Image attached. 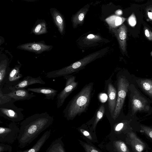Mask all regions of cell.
I'll return each instance as SVG.
<instances>
[{
  "label": "cell",
  "instance_id": "cell-4",
  "mask_svg": "<svg viewBox=\"0 0 152 152\" xmlns=\"http://www.w3.org/2000/svg\"><path fill=\"white\" fill-rule=\"evenodd\" d=\"M129 83L126 77L121 75L117 77V100L113 118L115 120L122 109L129 87Z\"/></svg>",
  "mask_w": 152,
  "mask_h": 152
},
{
  "label": "cell",
  "instance_id": "cell-37",
  "mask_svg": "<svg viewBox=\"0 0 152 152\" xmlns=\"http://www.w3.org/2000/svg\"><path fill=\"white\" fill-rule=\"evenodd\" d=\"M115 13L116 15L118 16L121 15L122 14L123 12L121 10H118L115 12Z\"/></svg>",
  "mask_w": 152,
  "mask_h": 152
},
{
  "label": "cell",
  "instance_id": "cell-27",
  "mask_svg": "<svg viewBox=\"0 0 152 152\" xmlns=\"http://www.w3.org/2000/svg\"><path fill=\"white\" fill-rule=\"evenodd\" d=\"M115 145L118 152H129L126 145L122 141H116Z\"/></svg>",
  "mask_w": 152,
  "mask_h": 152
},
{
  "label": "cell",
  "instance_id": "cell-30",
  "mask_svg": "<svg viewBox=\"0 0 152 152\" xmlns=\"http://www.w3.org/2000/svg\"><path fill=\"white\" fill-rule=\"evenodd\" d=\"M83 145L86 152H100L94 147L87 144L84 143Z\"/></svg>",
  "mask_w": 152,
  "mask_h": 152
},
{
  "label": "cell",
  "instance_id": "cell-20",
  "mask_svg": "<svg viewBox=\"0 0 152 152\" xmlns=\"http://www.w3.org/2000/svg\"><path fill=\"white\" fill-rule=\"evenodd\" d=\"M51 10L52 16L60 33L62 34L64 28V21L63 17L60 12L56 9Z\"/></svg>",
  "mask_w": 152,
  "mask_h": 152
},
{
  "label": "cell",
  "instance_id": "cell-5",
  "mask_svg": "<svg viewBox=\"0 0 152 152\" xmlns=\"http://www.w3.org/2000/svg\"><path fill=\"white\" fill-rule=\"evenodd\" d=\"M24 109L18 108L12 101L0 105V116L12 122L23 120L24 115L22 113Z\"/></svg>",
  "mask_w": 152,
  "mask_h": 152
},
{
  "label": "cell",
  "instance_id": "cell-7",
  "mask_svg": "<svg viewBox=\"0 0 152 152\" xmlns=\"http://www.w3.org/2000/svg\"><path fill=\"white\" fill-rule=\"evenodd\" d=\"M20 129L12 122L7 127H0V142L12 143L17 139Z\"/></svg>",
  "mask_w": 152,
  "mask_h": 152
},
{
  "label": "cell",
  "instance_id": "cell-10",
  "mask_svg": "<svg viewBox=\"0 0 152 152\" xmlns=\"http://www.w3.org/2000/svg\"><path fill=\"white\" fill-rule=\"evenodd\" d=\"M107 93L108 96V107L111 117L113 118L117 100L116 89L112 83L111 78L106 82Z\"/></svg>",
  "mask_w": 152,
  "mask_h": 152
},
{
  "label": "cell",
  "instance_id": "cell-29",
  "mask_svg": "<svg viewBox=\"0 0 152 152\" xmlns=\"http://www.w3.org/2000/svg\"><path fill=\"white\" fill-rule=\"evenodd\" d=\"M12 148L10 145L5 144L4 143H0V152H12Z\"/></svg>",
  "mask_w": 152,
  "mask_h": 152
},
{
  "label": "cell",
  "instance_id": "cell-32",
  "mask_svg": "<svg viewBox=\"0 0 152 152\" xmlns=\"http://www.w3.org/2000/svg\"><path fill=\"white\" fill-rule=\"evenodd\" d=\"M144 33L146 38L149 40L152 41V32L148 28L145 27L144 28Z\"/></svg>",
  "mask_w": 152,
  "mask_h": 152
},
{
  "label": "cell",
  "instance_id": "cell-14",
  "mask_svg": "<svg viewBox=\"0 0 152 152\" xmlns=\"http://www.w3.org/2000/svg\"><path fill=\"white\" fill-rule=\"evenodd\" d=\"M36 83L45 84V82L39 76L37 77H34L28 75L21 80L14 87L10 88L9 89L11 88H25L29 85Z\"/></svg>",
  "mask_w": 152,
  "mask_h": 152
},
{
  "label": "cell",
  "instance_id": "cell-25",
  "mask_svg": "<svg viewBox=\"0 0 152 152\" xmlns=\"http://www.w3.org/2000/svg\"><path fill=\"white\" fill-rule=\"evenodd\" d=\"M105 109L104 104H102L97 110L95 113L93 128L94 129L98 123L102 118L105 112Z\"/></svg>",
  "mask_w": 152,
  "mask_h": 152
},
{
  "label": "cell",
  "instance_id": "cell-8",
  "mask_svg": "<svg viewBox=\"0 0 152 152\" xmlns=\"http://www.w3.org/2000/svg\"><path fill=\"white\" fill-rule=\"evenodd\" d=\"M132 114L138 111H148L150 106L147 101L137 91H135L131 100Z\"/></svg>",
  "mask_w": 152,
  "mask_h": 152
},
{
  "label": "cell",
  "instance_id": "cell-21",
  "mask_svg": "<svg viewBox=\"0 0 152 152\" xmlns=\"http://www.w3.org/2000/svg\"><path fill=\"white\" fill-rule=\"evenodd\" d=\"M101 36L90 34L85 37L82 40L83 44L88 46H91L96 43H101L105 41Z\"/></svg>",
  "mask_w": 152,
  "mask_h": 152
},
{
  "label": "cell",
  "instance_id": "cell-33",
  "mask_svg": "<svg viewBox=\"0 0 152 152\" xmlns=\"http://www.w3.org/2000/svg\"><path fill=\"white\" fill-rule=\"evenodd\" d=\"M141 127L145 133L152 139V129L144 126Z\"/></svg>",
  "mask_w": 152,
  "mask_h": 152
},
{
  "label": "cell",
  "instance_id": "cell-13",
  "mask_svg": "<svg viewBox=\"0 0 152 152\" xmlns=\"http://www.w3.org/2000/svg\"><path fill=\"white\" fill-rule=\"evenodd\" d=\"M52 48L50 45H46L40 43H29L20 45L17 47L18 48L40 53L45 51L50 50Z\"/></svg>",
  "mask_w": 152,
  "mask_h": 152
},
{
  "label": "cell",
  "instance_id": "cell-17",
  "mask_svg": "<svg viewBox=\"0 0 152 152\" xmlns=\"http://www.w3.org/2000/svg\"><path fill=\"white\" fill-rule=\"evenodd\" d=\"M27 89L29 91L43 94L45 96V99L51 100L54 99L58 91L53 88L45 87L33 88H29Z\"/></svg>",
  "mask_w": 152,
  "mask_h": 152
},
{
  "label": "cell",
  "instance_id": "cell-19",
  "mask_svg": "<svg viewBox=\"0 0 152 152\" xmlns=\"http://www.w3.org/2000/svg\"><path fill=\"white\" fill-rule=\"evenodd\" d=\"M126 18L115 15H111L105 19L110 30L119 26L126 20Z\"/></svg>",
  "mask_w": 152,
  "mask_h": 152
},
{
  "label": "cell",
  "instance_id": "cell-26",
  "mask_svg": "<svg viewBox=\"0 0 152 152\" xmlns=\"http://www.w3.org/2000/svg\"><path fill=\"white\" fill-rule=\"evenodd\" d=\"M33 32L36 35L46 33L47 32V30L45 22L42 21L37 24L34 28Z\"/></svg>",
  "mask_w": 152,
  "mask_h": 152
},
{
  "label": "cell",
  "instance_id": "cell-3",
  "mask_svg": "<svg viewBox=\"0 0 152 152\" xmlns=\"http://www.w3.org/2000/svg\"><path fill=\"white\" fill-rule=\"evenodd\" d=\"M108 47L94 52L84 57L69 66L60 69L47 72L46 76L49 78L64 76L77 72L84 69L88 64L102 57L107 52Z\"/></svg>",
  "mask_w": 152,
  "mask_h": 152
},
{
  "label": "cell",
  "instance_id": "cell-35",
  "mask_svg": "<svg viewBox=\"0 0 152 152\" xmlns=\"http://www.w3.org/2000/svg\"><path fill=\"white\" fill-rule=\"evenodd\" d=\"M124 126V124L123 123H120L117 124L115 128V130L116 131H119L121 130Z\"/></svg>",
  "mask_w": 152,
  "mask_h": 152
},
{
  "label": "cell",
  "instance_id": "cell-24",
  "mask_svg": "<svg viewBox=\"0 0 152 152\" xmlns=\"http://www.w3.org/2000/svg\"><path fill=\"white\" fill-rule=\"evenodd\" d=\"M130 137L131 139L132 144L135 150L137 152H141L145 147L143 143L134 133L130 134Z\"/></svg>",
  "mask_w": 152,
  "mask_h": 152
},
{
  "label": "cell",
  "instance_id": "cell-11",
  "mask_svg": "<svg viewBox=\"0 0 152 152\" xmlns=\"http://www.w3.org/2000/svg\"><path fill=\"white\" fill-rule=\"evenodd\" d=\"M9 90L10 91L7 93L11 97V101L14 102L18 101L28 100L36 96L33 93H30L25 88H11Z\"/></svg>",
  "mask_w": 152,
  "mask_h": 152
},
{
  "label": "cell",
  "instance_id": "cell-23",
  "mask_svg": "<svg viewBox=\"0 0 152 152\" xmlns=\"http://www.w3.org/2000/svg\"><path fill=\"white\" fill-rule=\"evenodd\" d=\"M137 83L142 89L152 98V80L149 79H140L137 81Z\"/></svg>",
  "mask_w": 152,
  "mask_h": 152
},
{
  "label": "cell",
  "instance_id": "cell-6",
  "mask_svg": "<svg viewBox=\"0 0 152 152\" xmlns=\"http://www.w3.org/2000/svg\"><path fill=\"white\" fill-rule=\"evenodd\" d=\"M66 80L65 87L58 95L57 97V107H60L64 103L66 99L77 87L78 82H76V77L72 75L64 76Z\"/></svg>",
  "mask_w": 152,
  "mask_h": 152
},
{
  "label": "cell",
  "instance_id": "cell-18",
  "mask_svg": "<svg viewBox=\"0 0 152 152\" xmlns=\"http://www.w3.org/2000/svg\"><path fill=\"white\" fill-rule=\"evenodd\" d=\"M51 130L46 131L31 148L24 151H19L16 152H39L46 141L50 137Z\"/></svg>",
  "mask_w": 152,
  "mask_h": 152
},
{
  "label": "cell",
  "instance_id": "cell-12",
  "mask_svg": "<svg viewBox=\"0 0 152 152\" xmlns=\"http://www.w3.org/2000/svg\"><path fill=\"white\" fill-rule=\"evenodd\" d=\"M114 34L118 42L120 48L124 53L126 52V41L127 37V28L123 24L119 27L111 30Z\"/></svg>",
  "mask_w": 152,
  "mask_h": 152
},
{
  "label": "cell",
  "instance_id": "cell-15",
  "mask_svg": "<svg viewBox=\"0 0 152 152\" xmlns=\"http://www.w3.org/2000/svg\"><path fill=\"white\" fill-rule=\"evenodd\" d=\"M89 7L88 4L86 5L72 16V21L73 28H76L78 25H82L83 24Z\"/></svg>",
  "mask_w": 152,
  "mask_h": 152
},
{
  "label": "cell",
  "instance_id": "cell-2",
  "mask_svg": "<svg viewBox=\"0 0 152 152\" xmlns=\"http://www.w3.org/2000/svg\"><path fill=\"white\" fill-rule=\"evenodd\" d=\"M93 83L84 86L68 102L63 111L64 117L72 120L77 115L86 112L90 104L93 90Z\"/></svg>",
  "mask_w": 152,
  "mask_h": 152
},
{
  "label": "cell",
  "instance_id": "cell-16",
  "mask_svg": "<svg viewBox=\"0 0 152 152\" xmlns=\"http://www.w3.org/2000/svg\"><path fill=\"white\" fill-rule=\"evenodd\" d=\"M7 59H1L0 62V89L1 90L7 80L10 69Z\"/></svg>",
  "mask_w": 152,
  "mask_h": 152
},
{
  "label": "cell",
  "instance_id": "cell-1",
  "mask_svg": "<svg viewBox=\"0 0 152 152\" xmlns=\"http://www.w3.org/2000/svg\"><path fill=\"white\" fill-rule=\"evenodd\" d=\"M53 116L47 112L36 113L23 120L17 138L19 147L23 148L28 145L53 123Z\"/></svg>",
  "mask_w": 152,
  "mask_h": 152
},
{
  "label": "cell",
  "instance_id": "cell-28",
  "mask_svg": "<svg viewBox=\"0 0 152 152\" xmlns=\"http://www.w3.org/2000/svg\"><path fill=\"white\" fill-rule=\"evenodd\" d=\"M11 100V97L7 93H4L0 89V105L8 102Z\"/></svg>",
  "mask_w": 152,
  "mask_h": 152
},
{
  "label": "cell",
  "instance_id": "cell-36",
  "mask_svg": "<svg viewBox=\"0 0 152 152\" xmlns=\"http://www.w3.org/2000/svg\"><path fill=\"white\" fill-rule=\"evenodd\" d=\"M147 14L149 18L152 20V10H148Z\"/></svg>",
  "mask_w": 152,
  "mask_h": 152
},
{
  "label": "cell",
  "instance_id": "cell-22",
  "mask_svg": "<svg viewBox=\"0 0 152 152\" xmlns=\"http://www.w3.org/2000/svg\"><path fill=\"white\" fill-rule=\"evenodd\" d=\"M45 152H65L61 137L57 139L52 142Z\"/></svg>",
  "mask_w": 152,
  "mask_h": 152
},
{
  "label": "cell",
  "instance_id": "cell-9",
  "mask_svg": "<svg viewBox=\"0 0 152 152\" xmlns=\"http://www.w3.org/2000/svg\"><path fill=\"white\" fill-rule=\"evenodd\" d=\"M21 66V64L16 65L10 69L4 87L1 90L4 88L9 90L10 88L14 87L19 83L23 77L22 74L20 73Z\"/></svg>",
  "mask_w": 152,
  "mask_h": 152
},
{
  "label": "cell",
  "instance_id": "cell-34",
  "mask_svg": "<svg viewBox=\"0 0 152 152\" xmlns=\"http://www.w3.org/2000/svg\"><path fill=\"white\" fill-rule=\"evenodd\" d=\"M80 131L83 134L88 138L90 140H91L92 139V137L88 132L82 129H80Z\"/></svg>",
  "mask_w": 152,
  "mask_h": 152
},
{
  "label": "cell",
  "instance_id": "cell-31",
  "mask_svg": "<svg viewBox=\"0 0 152 152\" xmlns=\"http://www.w3.org/2000/svg\"><path fill=\"white\" fill-rule=\"evenodd\" d=\"M129 24L132 26H134L136 23V20L135 16L134 13H132L129 17L128 19Z\"/></svg>",
  "mask_w": 152,
  "mask_h": 152
}]
</instances>
